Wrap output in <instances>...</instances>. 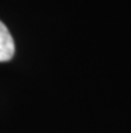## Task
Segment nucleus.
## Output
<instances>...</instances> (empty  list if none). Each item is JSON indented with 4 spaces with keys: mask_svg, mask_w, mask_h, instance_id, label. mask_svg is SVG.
<instances>
[{
    "mask_svg": "<svg viewBox=\"0 0 131 133\" xmlns=\"http://www.w3.org/2000/svg\"><path fill=\"white\" fill-rule=\"evenodd\" d=\"M15 54V43L12 35L5 27V24L0 20V62L10 61Z\"/></svg>",
    "mask_w": 131,
    "mask_h": 133,
    "instance_id": "1",
    "label": "nucleus"
}]
</instances>
